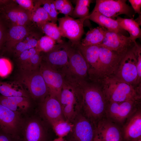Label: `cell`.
I'll return each mask as SVG.
<instances>
[{"label": "cell", "mask_w": 141, "mask_h": 141, "mask_svg": "<svg viewBox=\"0 0 141 141\" xmlns=\"http://www.w3.org/2000/svg\"><path fill=\"white\" fill-rule=\"evenodd\" d=\"M74 10V8L70 1L66 0L64 6L62 9L59 11V13L63 14L65 16H72Z\"/></svg>", "instance_id": "38"}, {"label": "cell", "mask_w": 141, "mask_h": 141, "mask_svg": "<svg viewBox=\"0 0 141 141\" xmlns=\"http://www.w3.org/2000/svg\"><path fill=\"white\" fill-rule=\"evenodd\" d=\"M128 1L135 14L137 13L139 15H141V0H129Z\"/></svg>", "instance_id": "41"}, {"label": "cell", "mask_w": 141, "mask_h": 141, "mask_svg": "<svg viewBox=\"0 0 141 141\" xmlns=\"http://www.w3.org/2000/svg\"><path fill=\"white\" fill-rule=\"evenodd\" d=\"M40 53V52H37L30 58L24 67L20 69L33 70L39 68L42 60V56Z\"/></svg>", "instance_id": "34"}, {"label": "cell", "mask_w": 141, "mask_h": 141, "mask_svg": "<svg viewBox=\"0 0 141 141\" xmlns=\"http://www.w3.org/2000/svg\"><path fill=\"white\" fill-rule=\"evenodd\" d=\"M80 42L72 45L79 50L86 61L89 79L91 81L97 83L99 69V46L95 45L84 46L81 45Z\"/></svg>", "instance_id": "14"}, {"label": "cell", "mask_w": 141, "mask_h": 141, "mask_svg": "<svg viewBox=\"0 0 141 141\" xmlns=\"http://www.w3.org/2000/svg\"><path fill=\"white\" fill-rule=\"evenodd\" d=\"M107 30L100 26L90 29L86 34L85 38L80 43L84 46L99 45L103 40Z\"/></svg>", "instance_id": "24"}, {"label": "cell", "mask_w": 141, "mask_h": 141, "mask_svg": "<svg viewBox=\"0 0 141 141\" xmlns=\"http://www.w3.org/2000/svg\"><path fill=\"white\" fill-rule=\"evenodd\" d=\"M129 141H141V139H139V140H130Z\"/></svg>", "instance_id": "49"}, {"label": "cell", "mask_w": 141, "mask_h": 141, "mask_svg": "<svg viewBox=\"0 0 141 141\" xmlns=\"http://www.w3.org/2000/svg\"><path fill=\"white\" fill-rule=\"evenodd\" d=\"M28 31L24 26L13 25L7 32L5 44L6 50L11 52L16 44L27 35Z\"/></svg>", "instance_id": "22"}, {"label": "cell", "mask_w": 141, "mask_h": 141, "mask_svg": "<svg viewBox=\"0 0 141 141\" xmlns=\"http://www.w3.org/2000/svg\"><path fill=\"white\" fill-rule=\"evenodd\" d=\"M87 17L75 19L66 16L58 18V27L62 37L68 38L72 44L80 42L84 33V23Z\"/></svg>", "instance_id": "7"}, {"label": "cell", "mask_w": 141, "mask_h": 141, "mask_svg": "<svg viewBox=\"0 0 141 141\" xmlns=\"http://www.w3.org/2000/svg\"><path fill=\"white\" fill-rule=\"evenodd\" d=\"M27 11L22 8L11 7L8 3L0 7V16L5 22L9 21L13 25L24 26L30 17Z\"/></svg>", "instance_id": "18"}, {"label": "cell", "mask_w": 141, "mask_h": 141, "mask_svg": "<svg viewBox=\"0 0 141 141\" xmlns=\"http://www.w3.org/2000/svg\"><path fill=\"white\" fill-rule=\"evenodd\" d=\"M56 134L59 137H63L70 131L72 124L64 119L58 120L51 124Z\"/></svg>", "instance_id": "30"}, {"label": "cell", "mask_w": 141, "mask_h": 141, "mask_svg": "<svg viewBox=\"0 0 141 141\" xmlns=\"http://www.w3.org/2000/svg\"><path fill=\"white\" fill-rule=\"evenodd\" d=\"M0 141H17L13 139L11 135L6 133L1 130Z\"/></svg>", "instance_id": "42"}, {"label": "cell", "mask_w": 141, "mask_h": 141, "mask_svg": "<svg viewBox=\"0 0 141 141\" xmlns=\"http://www.w3.org/2000/svg\"><path fill=\"white\" fill-rule=\"evenodd\" d=\"M65 79L75 91L80 112L96 125L105 117L108 101L100 86L71 74L66 75Z\"/></svg>", "instance_id": "1"}, {"label": "cell", "mask_w": 141, "mask_h": 141, "mask_svg": "<svg viewBox=\"0 0 141 141\" xmlns=\"http://www.w3.org/2000/svg\"><path fill=\"white\" fill-rule=\"evenodd\" d=\"M70 131L72 141H93L96 125L81 112L77 114L71 123Z\"/></svg>", "instance_id": "9"}, {"label": "cell", "mask_w": 141, "mask_h": 141, "mask_svg": "<svg viewBox=\"0 0 141 141\" xmlns=\"http://www.w3.org/2000/svg\"><path fill=\"white\" fill-rule=\"evenodd\" d=\"M38 41L35 39L32 38L29 39L26 41H21L16 44L11 51L14 56L17 57L24 51L35 48Z\"/></svg>", "instance_id": "31"}, {"label": "cell", "mask_w": 141, "mask_h": 141, "mask_svg": "<svg viewBox=\"0 0 141 141\" xmlns=\"http://www.w3.org/2000/svg\"><path fill=\"white\" fill-rule=\"evenodd\" d=\"M15 1L24 9L29 11H32L34 7L31 0H16Z\"/></svg>", "instance_id": "40"}, {"label": "cell", "mask_w": 141, "mask_h": 141, "mask_svg": "<svg viewBox=\"0 0 141 141\" xmlns=\"http://www.w3.org/2000/svg\"><path fill=\"white\" fill-rule=\"evenodd\" d=\"M135 21L139 25V26L141 25V15H139V17L135 20Z\"/></svg>", "instance_id": "47"}, {"label": "cell", "mask_w": 141, "mask_h": 141, "mask_svg": "<svg viewBox=\"0 0 141 141\" xmlns=\"http://www.w3.org/2000/svg\"><path fill=\"white\" fill-rule=\"evenodd\" d=\"M108 101L118 102L141 99V85L135 86L109 76L97 82Z\"/></svg>", "instance_id": "2"}, {"label": "cell", "mask_w": 141, "mask_h": 141, "mask_svg": "<svg viewBox=\"0 0 141 141\" xmlns=\"http://www.w3.org/2000/svg\"><path fill=\"white\" fill-rule=\"evenodd\" d=\"M60 101L65 119L71 123L80 110L75 91L65 79Z\"/></svg>", "instance_id": "11"}, {"label": "cell", "mask_w": 141, "mask_h": 141, "mask_svg": "<svg viewBox=\"0 0 141 141\" xmlns=\"http://www.w3.org/2000/svg\"><path fill=\"white\" fill-rule=\"evenodd\" d=\"M53 141H64L63 137H59L55 139Z\"/></svg>", "instance_id": "48"}, {"label": "cell", "mask_w": 141, "mask_h": 141, "mask_svg": "<svg viewBox=\"0 0 141 141\" xmlns=\"http://www.w3.org/2000/svg\"><path fill=\"white\" fill-rule=\"evenodd\" d=\"M43 7L49 14L50 11V0H41Z\"/></svg>", "instance_id": "44"}, {"label": "cell", "mask_w": 141, "mask_h": 141, "mask_svg": "<svg viewBox=\"0 0 141 141\" xmlns=\"http://www.w3.org/2000/svg\"><path fill=\"white\" fill-rule=\"evenodd\" d=\"M123 137L127 141L141 139V111L138 109L122 127Z\"/></svg>", "instance_id": "17"}, {"label": "cell", "mask_w": 141, "mask_h": 141, "mask_svg": "<svg viewBox=\"0 0 141 141\" xmlns=\"http://www.w3.org/2000/svg\"><path fill=\"white\" fill-rule=\"evenodd\" d=\"M7 33L6 23L0 16V51L5 45Z\"/></svg>", "instance_id": "37"}, {"label": "cell", "mask_w": 141, "mask_h": 141, "mask_svg": "<svg viewBox=\"0 0 141 141\" xmlns=\"http://www.w3.org/2000/svg\"><path fill=\"white\" fill-rule=\"evenodd\" d=\"M39 69L48 88L49 95L56 98L60 101L61 91L65 82L64 74L51 67L42 60Z\"/></svg>", "instance_id": "8"}, {"label": "cell", "mask_w": 141, "mask_h": 141, "mask_svg": "<svg viewBox=\"0 0 141 141\" xmlns=\"http://www.w3.org/2000/svg\"><path fill=\"white\" fill-rule=\"evenodd\" d=\"M54 2V0H50V9L49 15L51 22L56 24L58 20L57 16L59 13L55 8Z\"/></svg>", "instance_id": "39"}, {"label": "cell", "mask_w": 141, "mask_h": 141, "mask_svg": "<svg viewBox=\"0 0 141 141\" xmlns=\"http://www.w3.org/2000/svg\"><path fill=\"white\" fill-rule=\"evenodd\" d=\"M141 99L118 102L108 101L105 117L122 126L126 121L140 108Z\"/></svg>", "instance_id": "4"}, {"label": "cell", "mask_w": 141, "mask_h": 141, "mask_svg": "<svg viewBox=\"0 0 141 141\" xmlns=\"http://www.w3.org/2000/svg\"><path fill=\"white\" fill-rule=\"evenodd\" d=\"M99 46V64L97 82L100 79L112 75L125 54H121Z\"/></svg>", "instance_id": "10"}, {"label": "cell", "mask_w": 141, "mask_h": 141, "mask_svg": "<svg viewBox=\"0 0 141 141\" xmlns=\"http://www.w3.org/2000/svg\"><path fill=\"white\" fill-rule=\"evenodd\" d=\"M19 116L14 111L0 104V129L4 132L13 135L17 130Z\"/></svg>", "instance_id": "20"}, {"label": "cell", "mask_w": 141, "mask_h": 141, "mask_svg": "<svg viewBox=\"0 0 141 141\" xmlns=\"http://www.w3.org/2000/svg\"><path fill=\"white\" fill-rule=\"evenodd\" d=\"M93 141H104L99 138L95 134Z\"/></svg>", "instance_id": "46"}, {"label": "cell", "mask_w": 141, "mask_h": 141, "mask_svg": "<svg viewBox=\"0 0 141 141\" xmlns=\"http://www.w3.org/2000/svg\"><path fill=\"white\" fill-rule=\"evenodd\" d=\"M66 0H56L54 1V4L57 10H61L64 6Z\"/></svg>", "instance_id": "43"}, {"label": "cell", "mask_w": 141, "mask_h": 141, "mask_svg": "<svg viewBox=\"0 0 141 141\" xmlns=\"http://www.w3.org/2000/svg\"><path fill=\"white\" fill-rule=\"evenodd\" d=\"M8 2L7 0H0V7L8 3Z\"/></svg>", "instance_id": "45"}, {"label": "cell", "mask_w": 141, "mask_h": 141, "mask_svg": "<svg viewBox=\"0 0 141 141\" xmlns=\"http://www.w3.org/2000/svg\"><path fill=\"white\" fill-rule=\"evenodd\" d=\"M46 36L53 39L58 44L63 43L59 27L56 24L48 22L40 27Z\"/></svg>", "instance_id": "28"}, {"label": "cell", "mask_w": 141, "mask_h": 141, "mask_svg": "<svg viewBox=\"0 0 141 141\" xmlns=\"http://www.w3.org/2000/svg\"><path fill=\"white\" fill-rule=\"evenodd\" d=\"M44 137V130L39 122L33 121L29 123L25 132L24 141H43Z\"/></svg>", "instance_id": "26"}, {"label": "cell", "mask_w": 141, "mask_h": 141, "mask_svg": "<svg viewBox=\"0 0 141 141\" xmlns=\"http://www.w3.org/2000/svg\"><path fill=\"white\" fill-rule=\"evenodd\" d=\"M36 48H32L24 51L17 57V64L19 69H22L30 58L37 52Z\"/></svg>", "instance_id": "33"}, {"label": "cell", "mask_w": 141, "mask_h": 141, "mask_svg": "<svg viewBox=\"0 0 141 141\" xmlns=\"http://www.w3.org/2000/svg\"><path fill=\"white\" fill-rule=\"evenodd\" d=\"M42 1H38L33 10V13L31 16V19L40 28L44 24L50 21L49 15L43 7Z\"/></svg>", "instance_id": "27"}, {"label": "cell", "mask_w": 141, "mask_h": 141, "mask_svg": "<svg viewBox=\"0 0 141 141\" xmlns=\"http://www.w3.org/2000/svg\"><path fill=\"white\" fill-rule=\"evenodd\" d=\"M56 43L53 39L46 35L45 36L42 37L38 40L35 48L38 52H48L54 47Z\"/></svg>", "instance_id": "32"}, {"label": "cell", "mask_w": 141, "mask_h": 141, "mask_svg": "<svg viewBox=\"0 0 141 141\" xmlns=\"http://www.w3.org/2000/svg\"><path fill=\"white\" fill-rule=\"evenodd\" d=\"M15 81L24 86L31 96L42 102L49 95V90L39 68L33 70L19 69Z\"/></svg>", "instance_id": "3"}, {"label": "cell", "mask_w": 141, "mask_h": 141, "mask_svg": "<svg viewBox=\"0 0 141 141\" xmlns=\"http://www.w3.org/2000/svg\"><path fill=\"white\" fill-rule=\"evenodd\" d=\"M134 51L137 58V86L141 85V47L137 43L135 46Z\"/></svg>", "instance_id": "36"}, {"label": "cell", "mask_w": 141, "mask_h": 141, "mask_svg": "<svg viewBox=\"0 0 141 141\" xmlns=\"http://www.w3.org/2000/svg\"><path fill=\"white\" fill-rule=\"evenodd\" d=\"M121 126L105 116L96 123L95 134L104 141H122Z\"/></svg>", "instance_id": "16"}, {"label": "cell", "mask_w": 141, "mask_h": 141, "mask_svg": "<svg viewBox=\"0 0 141 141\" xmlns=\"http://www.w3.org/2000/svg\"><path fill=\"white\" fill-rule=\"evenodd\" d=\"M92 1L91 0H76L72 17L80 19L87 17L89 15L90 5Z\"/></svg>", "instance_id": "29"}, {"label": "cell", "mask_w": 141, "mask_h": 141, "mask_svg": "<svg viewBox=\"0 0 141 141\" xmlns=\"http://www.w3.org/2000/svg\"><path fill=\"white\" fill-rule=\"evenodd\" d=\"M42 104L43 113L50 124L64 119L60 102L56 98L49 95Z\"/></svg>", "instance_id": "19"}, {"label": "cell", "mask_w": 141, "mask_h": 141, "mask_svg": "<svg viewBox=\"0 0 141 141\" xmlns=\"http://www.w3.org/2000/svg\"><path fill=\"white\" fill-rule=\"evenodd\" d=\"M134 17L130 19L124 18L119 16L116 17L120 27L130 34L129 37L133 40L141 37V30L139 25L134 19Z\"/></svg>", "instance_id": "25"}, {"label": "cell", "mask_w": 141, "mask_h": 141, "mask_svg": "<svg viewBox=\"0 0 141 141\" xmlns=\"http://www.w3.org/2000/svg\"><path fill=\"white\" fill-rule=\"evenodd\" d=\"M125 0H96L92 12H97L107 17L115 19L121 14L134 17L135 13Z\"/></svg>", "instance_id": "6"}, {"label": "cell", "mask_w": 141, "mask_h": 141, "mask_svg": "<svg viewBox=\"0 0 141 141\" xmlns=\"http://www.w3.org/2000/svg\"><path fill=\"white\" fill-rule=\"evenodd\" d=\"M42 60L53 68L62 73L69 69L68 58L65 42L56 44L50 51L44 52Z\"/></svg>", "instance_id": "15"}, {"label": "cell", "mask_w": 141, "mask_h": 141, "mask_svg": "<svg viewBox=\"0 0 141 141\" xmlns=\"http://www.w3.org/2000/svg\"><path fill=\"white\" fill-rule=\"evenodd\" d=\"M0 95L5 97H29L28 94L23 87L16 81L8 82L0 80Z\"/></svg>", "instance_id": "23"}, {"label": "cell", "mask_w": 141, "mask_h": 141, "mask_svg": "<svg viewBox=\"0 0 141 141\" xmlns=\"http://www.w3.org/2000/svg\"><path fill=\"white\" fill-rule=\"evenodd\" d=\"M89 19L96 23L99 26L107 30L116 32L126 36V31L120 26L116 20L107 17L97 12H92L88 16Z\"/></svg>", "instance_id": "21"}, {"label": "cell", "mask_w": 141, "mask_h": 141, "mask_svg": "<svg viewBox=\"0 0 141 141\" xmlns=\"http://www.w3.org/2000/svg\"><path fill=\"white\" fill-rule=\"evenodd\" d=\"M137 43L129 37L107 30L105 37L100 46L120 54H125Z\"/></svg>", "instance_id": "13"}, {"label": "cell", "mask_w": 141, "mask_h": 141, "mask_svg": "<svg viewBox=\"0 0 141 141\" xmlns=\"http://www.w3.org/2000/svg\"><path fill=\"white\" fill-rule=\"evenodd\" d=\"M135 46L124 55L116 70L110 76L128 84L138 86L137 85V72Z\"/></svg>", "instance_id": "5"}, {"label": "cell", "mask_w": 141, "mask_h": 141, "mask_svg": "<svg viewBox=\"0 0 141 141\" xmlns=\"http://www.w3.org/2000/svg\"><path fill=\"white\" fill-rule=\"evenodd\" d=\"M69 64V71L72 74L82 79L88 77L86 61L79 50L69 42L65 43Z\"/></svg>", "instance_id": "12"}, {"label": "cell", "mask_w": 141, "mask_h": 141, "mask_svg": "<svg viewBox=\"0 0 141 141\" xmlns=\"http://www.w3.org/2000/svg\"><path fill=\"white\" fill-rule=\"evenodd\" d=\"M12 69V64L9 60L5 57L0 58V77H7L11 73Z\"/></svg>", "instance_id": "35"}]
</instances>
